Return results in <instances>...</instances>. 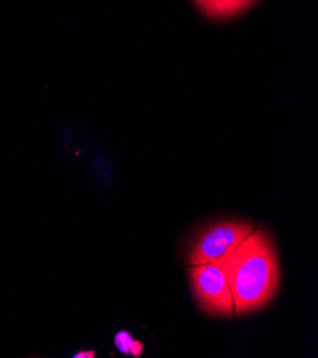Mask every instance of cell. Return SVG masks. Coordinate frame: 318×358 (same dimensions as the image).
Masks as SVG:
<instances>
[{
  "mask_svg": "<svg viewBox=\"0 0 318 358\" xmlns=\"http://www.w3.org/2000/svg\"><path fill=\"white\" fill-rule=\"evenodd\" d=\"M222 270L230 285L237 315L259 311L278 292V256L273 238L264 229H254L223 262Z\"/></svg>",
  "mask_w": 318,
  "mask_h": 358,
  "instance_id": "1",
  "label": "cell"
},
{
  "mask_svg": "<svg viewBox=\"0 0 318 358\" xmlns=\"http://www.w3.org/2000/svg\"><path fill=\"white\" fill-rule=\"evenodd\" d=\"M254 230V224L247 220L227 219L207 224L190 243L187 264H219L234 252Z\"/></svg>",
  "mask_w": 318,
  "mask_h": 358,
  "instance_id": "2",
  "label": "cell"
},
{
  "mask_svg": "<svg viewBox=\"0 0 318 358\" xmlns=\"http://www.w3.org/2000/svg\"><path fill=\"white\" fill-rule=\"evenodd\" d=\"M190 287L198 307L211 317L234 314L233 294L219 264H196L189 268Z\"/></svg>",
  "mask_w": 318,
  "mask_h": 358,
  "instance_id": "3",
  "label": "cell"
},
{
  "mask_svg": "<svg viewBox=\"0 0 318 358\" xmlns=\"http://www.w3.org/2000/svg\"><path fill=\"white\" fill-rule=\"evenodd\" d=\"M257 0H194L197 8L211 19H230L249 8H252Z\"/></svg>",
  "mask_w": 318,
  "mask_h": 358,
  "instance_id": "4",
  "label": "cell"
},
{
  "mask_svg": "<svg viewBox=\"0 0 318 358\" xmlns=\"http://www.w3.org/2000/svg\"><path fill=\"white\" fill-rule=\"evenodd\" d=\"M115 344L117 347L119 351H122L123 354H129L131 357H140L141 352L145 350V344L141 341H137L131 337V334L129 331H119L115 336Z\"/></svg>",
  "mask_w": 318,
  "mask_h": 358,
  "instance_id": "5",
  "label": "cell"
},
{
  "mask_svg": "<svg viewBox=\"0 0 318 358\" xmlns=\"http://www.w3.org/2000/svg\"><path fill=\"white\" fill-rule=\"evenodd\" d=\"M73 357L75 358H94L96 357V351H92V350L85 351V350H82V351L76 352Z\"/></svg>",
  "mask_w": 318,
  "mask_h": 358,
  "instance_id": "6",
  "label": "cell"
}]
</instances>
